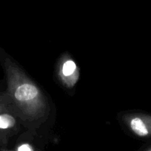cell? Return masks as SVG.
Wrapping results in <instances>:
<instances>
[{"instance_id": "cell-1", "label": "cell", "mask_w": 151, "mask_h": 151, "mask_svg": "<svg viewBox=\"0 0 151 151\" xmlns=\"http://www.w3.org/2000/svg\"><path fill=\"white\" fill-rule=\"evenodd\" d=\"M13 97L15 100L21 103L32 101L38 96V91L36 87L30 83H23L13 85Z\"/></svg>"}, {"instance_id": "cell-2", "label": "cell", "mask_w": 151, "mask_h": 151, "mask_svg": "<svg viewBox=\"0 0 151 151\" xmlns=\"http://www.w3.org/2000/svg\"><path fill=\"white\" fill-rule=\"evenodd\" d=\"M131 131L139 137H151V116H135L130 121Z\"/></svg>"}, {"instance_id": "cell-3", "label": "cell", "mask_w": 151, "mask_h": 151, "mask_svg": "<svg viewBox=\"0 0 151 151\" xmlns=\"http://www.w3.org/2000/svg\"><path fill=\"white\" fill-rule=\"evenodd\" d=\"M0 103V143H2L4 140V135L2 131H5L14 127L16 125V120L13 116L7 113H1L3 108Z\"/></svg>"}, {"instance_id": "cell-4", "label": "cell", "mask_w": 151, "mask_h": 151, "mask_svg": "<svg viewBox=\"0 0 151 151\" xmlns=\"http://www.w3.org/2000/svg\"><path fill=\"white\" fill-rule=\"evenodd\" d=\"M76 69V65L73 60H68L65 62L62 66V73L65 76H70L75 72Z\"/></svg>"}, {"instance_id": "cell-5", "label": "cell", "mask_w": 151, "mask_h": 151, "mask_svg": "<svg viewBox=\"0 0 151 151\" xmlns=\"http://www.w3.org/2000/svg\"><path fill=\"white\" fill-rule=\"evenodd\" d=\"M16 151H34L33 147L28 144H23L19 146Z\"/></svg>"}, {"instance_id": "cell-6", "label": "cell", "mask_w": 151, "mask_h": 151, "mask_svg": "<svg viewBox=\"0 0 151 151\" xmlns=\"http://www.w3.org/2000/svg\"><path fill=\"white\" fill-rule=\"evenodd\" d=\"M147 151H151V149H150V150H147Z\"/></svg>"}]
</instances>
